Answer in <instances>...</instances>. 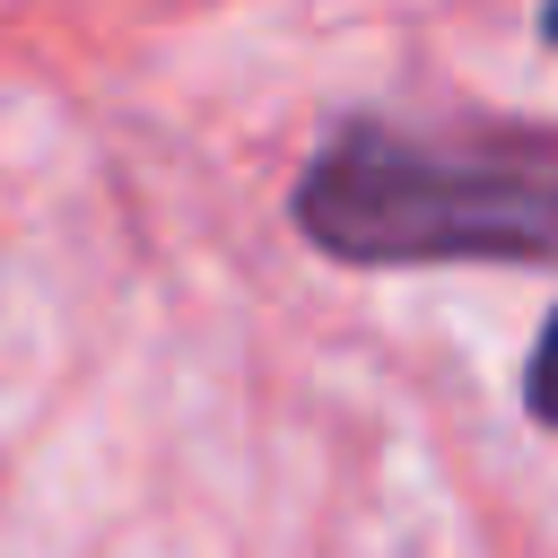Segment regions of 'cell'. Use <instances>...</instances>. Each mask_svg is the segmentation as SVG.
I'll list each match as a JSON object with an SVG mask.
<instances>
[{
    "mask_svg": "<svg viewBox=\"0 0 558 558\" xmlns=\"http://www.w3.org/2000/svg\"><path fill=\"white\" fill-rule=\"evenodd\" d=\"M314 253L357 270L401 262H558V166L436 148L392 122H349L296 183Z\"/></svg>",
    "mask_w": 558,
    "mask_h": 558,
    "instance_id": "cell-1",
    "label": "cell"
},
{
    "mask_svg": "<svg viewBox=\"0 0 558 558\" xmlns=\"http://www.w3.org/2000/svg\"><path fill=\"white\" fill-rule=\"evenodd\" d=\"M523 401H532V418H541V427H558V314H549V323H541V340H532Z\"/></svg>",
    "mask_w": 558,
    "mask_h": 558,
    "instance_id": "cell-2",
    "label": "cell"
},
{
    "mask_svg": "<svg viewBox=\"0 0 558 558\" xmlns=\"http://www.w3.org/2000/svg\"><path fill=\"white\" fill-rule=\"evenodd\" d=\"M541 35H549V44H558V0H549V9H541Z\"/></svg>",
    "mask_w": 558,
    "mask_h": 558,
    "instance_id": "cell-3",
    "label": "cell"
}]
</instances>
